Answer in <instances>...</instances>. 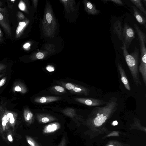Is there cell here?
Listing matches in <instances>:
<instances>
[{
	"label": "cell",
	"mask_w": 146,
	"mask_h": 146,
	"mask_svg": "<svg viewBox=\"0 0 146 146\" xmlns=\"http://www.w3.org/2000/svg\"><path fill=\"white\" fill-rule=\"evenodd\" d=\"M118 106L117 98L113 97L104 106H96L92 109L86 123L90 138L111 131L106 127V124L117 110Z\"/></svg>",
	"instance_id": "cell-1"
},
{
	"label": "cell",
	"mask_w": 146,
	"mask_h": 146,
	"mask_svg": "<svg viewBox=\"0 0 146 146\" xmlns=\"http://www.w3.org/2000/svg\"><path fill=\"white\" fill-rule=\"evenodd\" d=\"M9 121L11 124H13L14 122L15 119L14 117V116L11 118H9Z\"/></svg>",
	"instance_id": "cell-31"
},
{
	"label": "cell",
	"mask_w": 146,
	"mask_h": 146,
	"mask_svg": "<svg viewBox=\"0 0 146 146\" xmlns=\"http://www.w3.org/2000/svg\"><path fill=\"white\" fill-rule=\"evenodd\" d=\"M121 133L117 131H113L111 132L108 133L107 135L104 136L102 138V139H104L106 137H119V134Z\"/></svg>",
	"instance_id": "cell-16"
},
{
	"label": "cell",
	"mask_w": 146,
	"mask_h": 146,
	"mask_svg": "<svg viewBox=\"0 0 146 146\" xmlns=\"http://www.w3.org/2000/svg\"><path fill=\"white\" fill-rule=\"evenodd\" d=\"M66 140L65 137H63L62 139L58 146H66Z\"/></svg>",
	"instance_id": "cell-20"
},
{
	"label": "cell",
	"mask_w": 146,
	"mask_h": 146,
	"mask_svg": "<svg viewBox=\"0 0 146 146\" xmlns=\"http://www.w3.org/2000/svg\"><path fill=\"white\" fill-rule=\"evenodd\" d=\"M7 66L3 64L0 63V72L5 70L7 67Z\"/></svg>",
	"instance_id": "cell-27"
},
{
	"label": "cell",
	"mask_w": 146,
	"mask_h": 146,
	"mask_svg": "<svg viewBox=\"0 0 146 146\" xmlns=\"http://www.w3.org/2000/svg\"><path fill=\"white\" fill-rule=\"evenodd\" d=\"M19 7L20 9L24 11L25 9V5L22 1H20L19 5Z\"/></svg>",
	"instance_id": "cell-23"
},
{
	"label": "cell",
	"mask_w": 146,
	"mask_h": 146,
	"mask_svg": "<svg viewBox=\"0 0 146 146\" xmlns=\"http://www.w3.org/2000/svg\"><path fill=\"white\" fill-rule=\"evenodd\" d=\"M27 142L31 146H40L37 142L30 137H27Z\"/></svg>",
	"instance_id": "cell-18"
},
{
	"label": "cell",
	"mask_w": 146,
	"mask_h": 146,
	"mask_svg": "<svg viewBox=\"0 0 146 146\" xmlns=\"http://www.w3.org/2000/svg\"><path fill=\"white\" fill-rule=\"evenodd\" d=\"M117 66L118 71L121 75V81L125 88L128 91H130L131 89L129 82L121 64L118 63L117 64Z\"/></svg>",
	"instance_id": "cell-6"
},
{
	"label": "cell",
	"mask_w": 146,
	"mask_h": 146,
	"mask_svg": "<svg viewBox=\"0 0 146 146\" xmlns=\"http://www.w3.org/2000/svg\"><path fill=\"white\" fill-rule=\"evenodd\" d=\"M134 16L137 22L141 25L146 27V17L135 6H133Z\"/></svg>",
	"instance_id": "cell-7"
},
{
	"label": "cell",
	"mask_w": 146,
	"mask_h": 146,
	"mask_svg": "<svg viewBox=\"0 0 146 146\" xmlns=\"http://www.w3.org/2000/svg\"><path fill=\"white\" fill-rule=\"evenodd\" d=\"M3 74H0V78H1L3 76Z\"/></svg>",
	"instance_id": "cell-38"
},
{
	"label": "cell",
	"mask_w": 146,
	"mask_h": 146,
	"mask_svg": "<svg viewBox=\"0 0 146 146\" xmlns=\"http://www.w3.org/2000/svg\"><path fill=\"white\" fill-rule=\"evenodd\" d=\"M142 2H143L145 5L146 6V0H141Z\"/></svg>",
	"instance_id": "cell-37"
},
{
	"label": "cell",
	"mask_w": 146,
	"mask_h": 146,
	"mask_svg": "<svg viewBox=\"0 0 146 146\" xmlns=\"http://www.w3.org/2000/svg\"><path fill=\"white\" fill-rule=\"evenodd\" d=\"M130 145L116 140L109 141L105 146H130Z\"/></svg>",
	"instance_id": "cell-14"
},
{
	"label": "cell",
	"mask_w": 146,
	"mask_h": 146,
	"mask_svg": "<svg viewBox=\"0 0 146 146\" xmlns=\"http://www.w3.org/2000/svg\"><path fill=\"white\" fill-rule=\"evenodd\" d=\"M65 87L68 90H70L73 89L74 87V86L72 84L70 83H68L66 84Z\"/></svg>",
	"instance_id": "cell-22"
},
{
	"label": "cell",
	"mask_w": 146,
	"mask_h": 146,
	"mask_svg": "<svg viewBox=\"0 0 146 146\" xmlns=\"http://www.w3.org/2000/svg\"><path fill=\"white\" fill-rule=\"evenodd\" d=\"M54 88L57 91L60 92H62L64 91V88L60 86H56Z\"/></svg>",
	"instance_id": "cell-25"
},
{
	"label": "cell",
	"mask_w": 146,
	"mask_h": 146,
	"mask_svg": "<svg viewBox=\"0 0 146 146\" xmlns=\"http://www.w3.org/2000/svg\"><path fill=\"white\" fill-rule=\"evenodd\" d=\"M13 90L14 92H18L23 93L24 92L23 88L22 85L19 83H17L14 84L13 88Z\"/></svg>",
	"instance_id": "cell-15"
},
{
	"label": "cell",
	"mask_w": 146,
	"mask_h": 146,
	"mask_svg": "<svg viewBox=\"0 0 146 146\" xmlns=\"http://www.w3.org/2000/svg\"><path fill=\"white\" fill-rule=\"evenodd\" d=\"M5 111V109L0 105V114H2Z\"/></svg>",
	"instance_id": "cell-34"
},
{
	"label": "cell",
	"mask_w": 146,
	"mask_h": 146,
	"mask_svg": "<svg viewBox=\"0 0 146 146\" xmlns=\"http://www.w3.org/2000/svg\"><path fill=\"white\" fill-rule=\"evenodd\" d=\"M2 5V4L1 2L0 1V6Z\"/></svg>",
	"instance_id": "cell-39"
},
{
	"label": "cell",
	"mask_w": 146,
	"mask_h": 146,
	"mask_svg": "<svg viewBox=\"0 0 146 146\" xmlns=\"http://www.w3.org/2000/svg\"><path fill=\"white\" fill-rule=\"evenodd\" d=\"M46 99L44 97H42L40 99V102L42 103H44L46 102Z\"/></svg>",
	"instance_id": "cell-30"
},
{
	"label": "cell",
	"mask_w": 146,
	"mask_h": 146,
	"mask_svg": "<svg viewBox=\"0 0 146 146\" xmlns=\"http://www.w3.org/2000/svg\"><path fill=\"white\" fill-rule=\"evenodd\" d=\"M18 17L21 19H23L24 17V15L21 12H19L18 14Z\"/></svg>",
	"instance_id": "cell-29"
},
{
	"label": "cell",
	"mask_w": 146,
	"mask_h": 146,
	"mask_svg": "<svg viewBox=\"0 0 146 146\" xmlns=\"http://www.w3.org/2000/svg\"><path fill=\"white\" fill-rule=\"evenodd\" d=\"M3 9L0 10V24L2 27L7 34L11 36V28L9 23L6 21V18L1 12Z\"/></svg>",
	"instance_id": "cell-8"
},
{
	"label": "cell",
	"mask_w": 146,
	"mask_h": 146,
	"mask_svg": "<svg viewBox=\"0 0 146 146\" xmlns=\"http://www.w3.org/2000/svg\"><path fill=\"white\" fill-rule=\"evenodd\" d=\"M102 1L104 2L111 1L119 5H122L123 4L122 1L120 0H103Z\"/></svg>",
	"instance_id": "cell-19"
},
{
	"label": "cell",
	"mask_w": 146,
	"mask_h": 146,
	"mask_svg": "<svg viewBox=\"0 0 146 146\" xmlns=\"http://www.w3.org/2000/svg\"><path fill=\"white\" fill-rule=\"evenodd\" d=\"M130 1L136 7L141 11L146 17V10L144 7L141 0H130Z\"/></svg>",
	"instance_id": "cell-12"
},
{
	"label": "cell",
	"mask_w": 146,
	"mask_h": 146,
	"mask_svg": "<svg viewBox=\"0 0 146 146\" xmlns=\"http://www.w3.org/2000/svg\"><path fill=\"white\" fill-rule=\"evenodd\" d=\"M85 8L87 12L89 15H96L101 13V11L98 9L95 5L90 1L85 0L84 1Z\"/></svg>",
	"instance_id": "cell-5"
},
{
	"label": "cell",
	"mask_w": 146,
	"mask_h": 146,
	"mask_svg": "<svg viewBox=\"0 0 146 146\" xmlns=\"http://www.w3.org/2000/svg\"><path fill=\"white\" fill-rule=\"evenodd\" d=\"M60 125L57 123H52L46 126L43 130L44 133H49L54 132L60 128Z\"/></svg>",
	"instance_id": "cell-11"
},
{
	"label": "cell",
	"mask_w": 146,
	"mask_h": 146,
	"mask_svg": "<svg viewBox=\"0 0 146 146\" xmlns=\"http://www.w3.org/2000/svg\"><path fill=\"white\" fill-rule=\"evenodd\" d=\"M3 41V34L2 31L0 29V42Z\"/></svg>",
	"instance_id": "cell-28"
},
{
	"label": "cell",
	"mask_w": 146,
	"mask_h": 146,
	"mask_svg": "<svg viewBox=\"0 0 146 146\" xmlns=\"http://www.w3.org/2000/svg\"><path fill=\"white\" fill-rule=\"evenodd\" d=\"M30 44L29 43L25 44L23 46V48L25 49H27L29 47Z\"/></svg>",
	"instance_id": "cell-33"
},
{
	"label": "cell",
	"mask_w": 146,
	"mask_h": 146,
	"mask_svg": "<svg viewBox=\"0 0 146 146\" xmlns=\"http://www.w3.org/2000/svg\"><path fill=\"white\" fill-rule=\"evenodd\" d=\"M6 77H4L0 80V87L5 84L6 81Z\"/></svg>",
	"instance_id": "cell-26"
},
{
	"label": "cell",
	"mask_w": 146,
	"mask_h": 146,
	"mask_svg": "<svg viewBox=\"0 0 146 146\" xmlns=\"http://www.w3.org/2000/svg\"><path fill=\"white\" fill-rule=\"evenodd\" d=\"M133 121V123L130 125V130L137 129L146 133V127L141 125L139 119L136 117H134Z\"/></svg>",
	"instance_id": "cell-10"
},
{
	"label": "cell",
	"mask_w": 146,
	"mask_h": 146,
	"mask_svg": "<svg viewBox=\"0 0 146 146\" xmlns=\"http://www.w3.org/2000/svg\"><path fill=\"white\" fill-rule=\"evenodd\" d=\"M44 56L43 54L41 52L38 53L36 54V57L38 59H42Z\"/></svg>",
	"instance_id": "cell-24"
},
{
	"label": "cell",
	"mask_w": 146,
	"mask_h": 146,
	"mask_svg": "<svg viewBox=\"0 0 146 146\" xmlns=\"http://www.w3.org/2000/svg\"><path fill=\"white\" fill-rule=\"evenodd\" d=\"M121 48L135 85L137 86H141L142 84L138 69L139 58V49L135 47L133 52L130 54L126 48L124 42H123Z\"/></svg>",
	"instance_id": "cell-2"
},
{
	"label": "cell",
	"mask_w": 146,
	"mask_h": 146,
	"mask_svg": "<svg viewBox=\"0 0 146 146\" xmlns=\"http://www.w3.org/2000/svg\"><path fill=\"white\" fill-rule=\"evenodd\" d=\"M8 140L10 142H11L13 141V139L12 138V136L11 135H8Z\"/></svg>",
	"instance_id": "cell-35"
},
{
	"label": "cell",
	"mask_w": 146,
	"mask_h": 146,
	"mask_svg": "<svg viewBox=\"0 0 146 146\" xmlns=\"http://www.w3.org/2000/svg\"><path fill=\"white\" fill-rule=\"evenodd\" d=\"M27 24V22L24 21H21L19 23L16 31V37L17 38L20 37Z\"/></svg>",
	"instance_id": "cell-13"
},
{
	"label": "cell",
	"mask_w": 146,
	"mask_h": 146,
	"mask_svg": "<svg viewBox=\"0 0 146 146\" xmlns=\"http://www.w3.org/2000/svg\"><path fill=\"white\" fill-rule=\"evenodd\" d=\"M117 121H114L113 122V123L112 124L113 125H117Z\"/></svg>",
	"instance_id": "cell-36"
},
{
	"label": "cell",
	"mask_w": 146,
	"mask_h": 146,
	"mask_svg": "<svg viewBox=\"0 0 146 146\" xmlns=\"http://www.w3.org/2000/svg\"><path fill=\"white\" fill-rule=\"evenodd\" d=\"M24 117L26 121H30L32 119L33 114L28 110H25L24 112Z\"/></svg>",
	"instance_id": "cell-17"
},
{
	"label": "cell",
	"mask_w": 146,
	"mask_h": 146,
	"mask_svg": "<svg viewBox=\"0 0 146 146\" xmlns=\"http://www.w3.org/2000/svg\"><path fill=\"white\" fill-rule=\"evenodd\" d=\"M135 31L127 23L124 24L123 29L122 36L123 42L126 48H129L131 42L135 37Z\"/></svg>",
	"instance_id": "cell-4"
},
{
	"label": "cell",
	"mask_w": 146,
	"mask_h": 146,
	"mask_svg": "<svg viewBox=\"0 0 146 146\" xmlns=\"http://www.w3.org/2000/svg\"><path fill=\"white\" fill-rule=\"evenodd\" d=\"M134 26L138 35L140 46L139 64L146 65V34L142 31L137 24L134 23Z\"/></svg>",
	"instance_id": "cell-3"
},
{
	"label": "cell",
	"mask_w": 146,
	"mask_h": 146,
	"mask_svg": "<svg viewBox=\"0 0 146 146\" xmlns=\"http://www.w3.org/2000/svg\"><path fill=\"white\" fill-rule=\"evenodd\" d=\"M47 69L49 72H52L54 70V68L50 66L47 67Z\"/></svg>",
	"instance_id": "cell-32"
},
{
	"label": "cell",
	"mask_w": 146,
	"mask_h": 146,
	"mask_svg": "<svg viewBox=\"0 0 146 146\" xmlns=\"http://www.w3.org/2000/svg\"><path fill=\"white\" fill-rule=\"evenodd\" d=\"M123 29L121 22L118 20L116 21L113 25V31L114 33L117 34L119 39L123 42Z\"/></svg>",
	"instance_id": "cell-9"
},
{
	"label": "cell",
	"mask_w": 146,
	"mask_h": 146,
	"mask_svg": "<svg viewBox=\"0 0 146 146\" xmlns=\"http://www.w3.org/2000/svg\"><path fill=\"white\" fill-rule=\"evenodd\" d=\"M50 121L49 118L47 117H42L40 119V121L41 123H46L49 122Z\"/></svg>",
	"instance_id": "cell-21"
}]
</instances>
